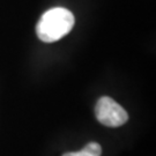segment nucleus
Returning <instances> with one entry per match:
<instances>
[{"instance_id":"1","label":"nucleus","mask_w":156,"mask_h":156,"mask_svg":"<svg viewBox=\"0 0 156 156\" xmlns=\"http://www.w3.org/2000/svg\"><path fill=\"white\" fill-rule=\"evenodd\" d=\"M73 26L74 16L72 13L66 8L56 7L42 15L36 27V34L41 41L52 43L66 36Z\"/></svg>"},{"instance_id":"2","label":"nucleus","mask_w":156,"mask_h":156,"mask_svg":"<svg viewBox=\"0 0 156 156\" xmlns=\"http://www.w3.org/2000/svg\"><path fill=\"white\" fill-rule=\"evenodd\" d=\"M95 115L101 124L109 127L122 126L128 119L126 110L108 96H103L97 101L95 106Z\"/></svg>"},{"instance_id":"3","label":"nucleus","mask_w":156,"mask_h":156,"mask_svg":"<svg viewBox=\"0 0 156 156\" xmlns=\"http://www.w3.org/2000/svg\"><path fill=\"white\" fill-rule=\"evenodd\" d=\"M102 155V148L96 142H90L79 151L66 153L62 156H101Z\"/></svg>"}]
</instances>
